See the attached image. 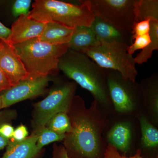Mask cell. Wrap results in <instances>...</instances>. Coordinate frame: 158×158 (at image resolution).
I'll return each mask as SVG.
<instances>
[{
  "mask_svg": "<svg viewBox=\"0 0 158 158\" xmlns=\"http://www.w3.org/2000/svg\"><path fill=\"white\" fill-rule=\"evenodd\" d=\"M67 114L71 130L63 141L70 158H103L107 144L103 137L108 117L94 101L87 108L81 97L75 95Z\"/></svg>",
  "mask_w": 158,
  "mask_h": 158,
  "instance_id": "6da1fadb",
  "label": "cell"
},
{
  "mask_svg": "<svg viewBox=\"0 0 158 158\" xmlns=\"http://www.w3.org/2000/svg\"><path fill=\"white\" fill-rule=\"evenodd\" d=\"M59 70L92 95L102 114H113L106 69L100 67L85 54L69 48L59 59Z\"/></svg>",
  "mask_w": 158,
  "mask_h": 158,
  "instance_id": "7a4b0ae2",
  "label": "cell"
},
{
  "mask_svg": "<svg viewBox=\"0 0 158 158\" xmlns=\"http://www.w3.org/2000/svg\"><path fill=\"white\" fill-rule=\"evenodd\" d=\"M14 46L28 74V79L57 75L59 59L69 48L68 44L52 45L37 38Z\"/></svg>",
  "mask_w": 158,
  "mask_h": 158,
  "instance_id": "3957f363",
  "label": "cell"
},
{
  "mask_svg": "<svg viewBox=\"0 0 158 158\" xmlns=\"http://www.w3.org/2000/svg\"><path fill=\"white\" fill-rule=\"evenodd\" d=\"M79 2L81 4L77 5L57 0H36L27 16L40 22L59 23L72 28L90 27L95 15L87 0Z\"/></svg>",
  "mask_w": 158,
  "mask_h": 158,
  "instance_id": "277c9868",
  "label": "cell"
},
{
  "mask_svg": "<svg viewBox=\"0 0 158 158\" xmlns=\"http://www.w3.org/2000/svg\"><path fill=\"white\" fill-rule=\"evenodd\" d=\"M106 71L112 116L137 118L144 113V99L139 83L125 79L115 71Z\"/></svg>",
  "mask_w": 158,
  "mask_h": 158,
  "instance_id": "5b68a950",
  "label": "cell"
},
{
  "mask_svg": "<svg viewBox=\"0 0 158 158\" xmlns=\"http://www.w3.org/2000/svg\"><path fill=\"white\" fill-rule=\"evenodd\" d=\"M77 85L73 81L57 80L48 95L33 104L31 135H37L48 120L57 113L68 112Z\"/></svg>",
  "mask_w": 158,
  "mask_h": 158,
  "instance_id": "8992f818",
  "label": "cell"
},
{
  "mask_svg": "<svg viewBox=\"0 0 158 158\" xmlns=\"http://www.w3.org/2000/svg\"><path fill=\"white\" fill-rule=\"evenodd\" d=\"M129 46L123 43L99 40L97 44L86 49L83 53L102 68L115 71L124 78L135 81L138 72L135 59L127 52Z\"/></svg>",
  "mask_w": 158,
  "mask_h": 158,
  "instance_id": "52a82bcc",
  "label": "cell"
},
{
  "mask_svg": "<svg viewBox=\"0 0 158 158\" xmlns=\"http://www.w3.org/2000/svg\"><path fill=\"white\" fill-rule=\"evenodd\" d=\"M141 137L140 124L137 117L111 116L103 134L107 145L114 146L123 155L128 156L138 148Z\"/></svg>",
  "mask_w": 158,
  "mask_h": 158,
  "instance_id": "ba28073f",
  "label": "cell"
},
{
  "mask_svg": "<svg viewBox=\"0 0 158 158\" xmlns=\"http://www.w3.org/2000/svg\"><path fill=\"white\" fill-rule=\"evenodd\" d=\"M95 17L119 30L131 32L136 22V0H87Z\"/></svg>",
  "mask_w": 158,
  "mask_h": 158,
  "instance_id": "9c48e42d",
  "label": "cell"
},
{
  "mask_svg": "<svg viewBox=\"0 0 158 158\" xmlns=\"http://www.w3.org/2000/svg\"><path fill=\"white\" fill-rule=\"evenodd\" d=\"M53 79L50 76L27 79L2 92V109L7 108L28 99L42 95L45 93L49 83Z\"/></svg>",
  "mask_w": 158,
  "mask_h": 158,
  "instance_id": "30bf717a",
  "label": "cell"
},
{
  "mask_svg": "<svg viewBox=\"0 0 158 158\" xmlns=\"http://www.w3.org/2000/svg\"><path fill=\"white\" fill-rule=\"evenodd\" d=\"M0 69L9 79L11 87L28 78L24 65L13 44L6 40L0 42Z\"/></svg>",
  "mask_w": 158,
  "mask_h": 158,
  "instance_id": "8fae6325",
  "label": "cell"
},
{
  "mask_svg": "<svg viewBox=\"0 0 158 158\" xmlns=\"http://www.w3.org/2000/svg\"><path fill=\"white\" fill-rule=\"evenodd\" d=\"M45 24L46 23L37 21L27 15H20L12 24L11 34L6 40L15 45L38 38L42 34Z\"/></svg>",
  "mask_w": 158,
  "mask_h": 158,
  "instance_id": "7c38bea8",
  "label": "cell"
},
{
  "mask_svg": "<svg viewBox=\"0 0 158 158\" xmlns=\"http://www.w3.org/2000/svg\"><path fill=\"white\" fill-rule=\"evenodd\" d=\"M144 102V114L150 121L158 127V75L152 74L139 83Z\"/></svg>",
  "mask_w": 158,
  "mask_h": 158,
  "instance_id": "4fadbf2b",
  "label": "cell"
},
{
  "mask_svg": "<svg viewBox=\"0 0 158 158\" xmlns=\"http://www.w3.org/2000/svg\"><path fill=\"white\" fill-rule=\"evenodd\" d=\"M38 137L30 135L23 141H15L10 139L6 152L1 158H41L44 149L39 150L36 146Z\"/></svg>",
  "mask_w": 158,
  "mask_h": 158,
  "instance_id": "5bb4252c",
  "label": "cell"
},
{
  "mask_svg": "<svg viewBox=\"0 0 158 158\" xmlns=\"http://www.w3.org/2000/svg\"><path fill=\"white\" fill-rule=\"evenodd\" d=\"M90 28L99 40L106 42L123 43L129 45L132 43L131 32L119 30L98 17H95Z\"/></svg>",
  "mask_w": 158,
  "mask_h": 158,
  "instance_id": "9a60e30c",
  "label": "cell"
},
{
  "mask_svg": "<svg viewBox=\"0 0 158 158\" xmlns=\"http://www.w3.org/2000/svg\"><path fill=\"white\" fill-rule=\"evenodd\" d=\"M74 29L59 23H46L42 34L37 38L41 42L52 45L67 44L71 40Z\"/></svg>",
  "mask_w": 158,
  "mask_h": 158,
  "instance_id": "2e32d148",
  "label": "cell"
},
{
  "mask_svg": "<svg viewBox=\"0 0 158 158\" xmlns=\"http://www.w3.org/2000/svg\"><path fill=\"white\" fill-rule=\"evenodd\" d=\"M141 131L138 149L143 151L155 152L158 148V128L153 124L147 116L142 113L137 117Z\"/></svg>",
  "mask_w": 158,
  "mask_h": 158,
  "instance_id": "e0dca14e",
  "label": "cell"
},
{
  "mask_svg": "<svg viewBox=\"0 0 158 158\" xmlns=\"http://www.w3.org/2000/svg\"><path fill=\"white\" fill-rule=\"evenodd\" d=\"M99 40L90 27H77L75 28L69 48L82 53L86 49L96 45Z\"/></svg>",
  "mask_w": 158,
  "mask_h": 158,
  "instance_id": "ac0fdd59",
  "label": "cell"
},
{
  "mask_svg": "<svg viewBox=\"0 0 158 158\" xmlns=\"http://www.w3.org/2000/svg\"><path fill=\"white\" fill-rule=\"evenodd\" d=\"M150 25L151 42L134 58L136 64L141 65L147 62L152 56L154 51L158 50V20L151 19Z\"/></svg>",
  "mask_w": 158,
  "mask_h": 158,
  "instance_id": "d6986e66",
  "label": "cell"
},
{
  "mask_svg": "<svg viewBox=\"0 0 158 158\" xmlns=\"http://www.w3.org/2000/svg\"><path fill=\"white\" fill-rule=\"evenodd\" d=\"M136 22L151 19L158 20V0H136Z\"/></svg>",
  "mask_w": 158,
  "mask_h": 158,
  "instance_id": "ffe728a7",
  "label": "cell"
},
{
  "mask_svg": "<svg viewBox=\"0 0 158 158\" xmlns=\"http://www.w3.org/2000/svg\"><path fill=\"white\" fill-rule=\"evenodd\" d=\"M45 126L59 135H65L69 132L71 130V123L67 113H57L48 120Z\"/></svg>",
  "mask_w": 158,
  "mask_h": 158,
  "instance_id": "44dd1931",
  "label": "cell"
},
{
  "mask_svg": "<svg viewBox=\"0 0 158 158\" xmlns=\"http://www.w3.org/2000/svg\"><path fill=\"white\" fill-rule=\"evenodd\" d=\"M38 137L36 146L37 149L41 150L45 145L53 142L63 141L65 138V135H59L54 132L52 130L45 126L42 128L38 132L37 135Z\"/></svg>",
  "mask_w": 158,
  "mask_h": 158,
  "instance_id": "7402d4cb",
  "label": "cell"
},
{
  "mask_svg": "<svg viewBox=\"0 0 158 158\" xmlns=\"http://www.w3.org/2000/svg\"><path fill=\"white\" fill-rule=\"evenodd\" d=\"M17 111L14 109H6L0 111V126L6 123H11L17 118ZM9 140L0 135V151L6 147Z\"/></svg>",
  "mask_w": 158,
  "mask_h": 158,
  "instance_id": "603a6c76",
  "label": "cell"
},
{
  "mask_svg": "<svg viewBox=\"0 0 158 158\" xmlns=\"http://www.w3.org/2000/svg\"><path fill=\"white\" fill-rule=\"evenodd\" d=\"M151 42L149 33L138 36L133 40L132 43L127 48V52L132 55L136 51L143 50L148 46Z\"/></svg>",
  "mask_w": 158,
  "mask_h": 158,
  "instance_id": "cb8c5ba5",
  "label": "cell"
},
{
  "mask_svg": "<svg viewBox=\"0 0 158 158\" xmlns=\"http://www.w3.org/2000/svg\"><path fill=\"white\" fill-rule=\"evenodd\" d=\"M32 1L17 0L14 2L12 7V13L15 17L22 15H28Z\"/></svg>",
  "mask_w": 158,
  "mask_h": 158,
  "instance_id": "d4e9b609",
  "label": "cell"
},
{
  "mask_svg": "<svg viewBox=\"0 0 158 158\" xmlns=\"http://www.w3.org/2000/svg\"><path fill=\"white\" fill-rule=\"evenodd\" d=\"M150 20L151 19H148L135 23L131 32L132 41L135 37L138 36L149 34L150 28Z\"/></svg>",
  "mask_w": 158,
  "mask_h": 158,
  "instance_id": "484cf974",
  "label": "cell"
},
{
  "mask_svg": "<svg viewBox=\"0 0 158 158\" xmlns=\"http://www.w3.org/2000/svg\"><path fill=\"white\" fill-rule=\"evenodd\" d=\"M103 158H144L141 155L140 150H136L135 153L134 155L127 156L123 155L113 145L108 144L104 154Z\"/></svg>",
  "mask_w": 158,
  "mask_h": 158,
  "instance_id": "4316f807",
  "label": "cell"
},
{
  "mask_svg": "<svg viewBox=\"0 0 158 158\" xmlns=\"http://www.w3.org/2000/svg\"><path fill=\"white\" fill-rule=\"evenodd\" d=\"M29 132L27 127L24 125L21 124L14 129L13 136L11 139L14 141L19 142L23 141L27 138Z\"/></svg>",
  "mask_w": 158,
  "mask_h": 158,
  "instance_id": "83f0119b",
  "label": "cell"
},
{
  "mask_svg": "<svg viewBox=\"0 0 158 158\" xmlns=\"http://www.w3.org/2000/svg\"><path fill=\"white\" fill-rule=\"evenodd\" d=\"M15 129L10 123H6L0 126V135L10 140L12 138Z\"/></svg>",
  "mask_w": 158,
  "mask_h": 158,
  "instance_id": "f1b7e54d",
  "label": "cell"
},
{
  "mask_svg": "<svg viewBox=\"0 0 158 158\" xmlns=\"http://www.w3.org/2000/svg\"><path fill=\"white\" fill-rule=\"evenodd\" d=\"M52 156V158H70L63 144H58L56 143L53 146Z\"/></svg>",
  "mask_w": 158,
  "mask_h": 158,
  "instance_id": "f546056e",
  "label": "cell"
},
{
  "mask_svg": "<svg viewBox=\"0 0 158 158\" xmlns=\"http://www.w3.org/2000/svg\"><path fill=\"white\" fill-rule=\"evenodd\" d=\"M11 87L9 79L0 69V93Z\"/></svg>",
  "mask_w": 158,
  "mask_h": 158,
  "instance_id": "4dcf8cb0",
  "label": "cell"
},
{
  "mask_svg": "<svg viewBox=\"0 0 158 158\" xmlns=\"http://www.w3.org/2000/svg\"><path fill=\"white\" fill-rule=\"evenodd\" d=\"M11 34V29L7 27L0 22V39L7 40Z\"/></svg>",
  "mask_w": 158,
  "mask_h": 158,
  "instance_id": "1f68e13d",
  "label": "cell"
},
{
  "mask_svg": "<svg viewBox=\"0 0 158 158\" xmlns=\"http://www.w3.org/2000/svg\"><path fill=\"white\" fill-rule=\"evenodd\" d=\"M2 97L0 96V110L2 109Z\"/></svg>",
  "mask_w": 158,
  "mask_h": 158,
  "instance_id": "d6a6232c",
  "label": "cell"
},
{
  "mask_svg": "<svg viewBox=\"0 0 158 158\" xmlns=\"http://www.w3.org/2000/svg\"><path fill=\"white\" fill-rule=\"evenodd\" d=\"M1 40H2V39H0V42H1Z\"/></svg>",
  "mask_w": 158,
  "mask_h": 158,
  "instance_id": "836d02e7",
  "label": "cell"
}]
</instances>
